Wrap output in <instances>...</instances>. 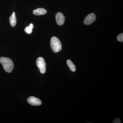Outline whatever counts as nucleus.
I'll return each mask as SVG.
<instances>
[{
	"instance_id": "nucleus-3",
	"label": "nucleus",
	"mask_w": 123,
	"mask_h": 123,
	"mask_svg": "<svg viewBox=\"0 0 123 123\" xmlns=\"http://www.w3.org/2000/svg\"><path fill=\"white\" fill-rule=\"evenodd\" d=\"M36 64L40 73H45L46 70V64L44 59L43 57H38L36 60Z\"/></svg>"
},
{
	"instance_id": "nucleus-12",
	"label": "nucleus",
	"mask_w": 123,
	"mask_h": 123,
	"mask_svg": "<svg viewBox=\"0 0 123 123\" xmlns=\"http://www.w3.org/2000/svg\"><path fill=\"white\" fill-rule=\"evenodd\" d=\"M113 123H121V122L120 120L118 118H116L113 122Z\"/></svg>"
},
{
	"instance_id": "nucleus-5",
	"label": "nucleus",
	"mask_w": 123,
	"mask_h": 123,
	"mask_svg": "<svg viewBox=\"0 0 123 123\" xmlns=\"http://www.w3.org/2000/svg\"><path fill=\"white\" fill-rule=\"evenodd\" d=\"M27 102L29 104L32 106H39L42 104L40 99L34 97H31L27 99Z\"/></svg>"
},
{
	"instance_id": "nucleus-9",
	"label": "nucleus",
	"mask_w": 123,
	"mask_h": 123,
	"mask_svg": "<svg viewBox=\"0 0 123 123\" xmlns=\"http://www.w3.org/2000/svg\"><path fill=\"white\" fill-rule=\"evenodd\" d=\"M67 64L69 68L72 72H74L76 71V67L75 65L70 60H67Z\"/></svg>"
},
{
	"instance_id": "nucleus-4",
	"label": "nucleus",
	"mask_w": 123,
	"mask_h": 123,
	"mask_svg": "<svg viewBox=\"0 0 123 123\" xmlns=\"http://www.w3.org/2000/svg\"><path fill=\"white\" fill-rule=\"evenodd\" d=\"M96 15L94 13H91L88 14L84 19V24L86 25H89L92 24L96 20Z\"/></svg>"
},
{
	"instance_id": "nucleus-7",
	"label": "nucleus",
	"mask_w": 123,
	"mask_h": 123,
	"mask_svg": "<svg viewBox=\"0 0 123 123\" xmlns=\"http://www.w3.org/2000/svg\"><path fill=\"white\" fill-rule=\"evenodd\" d=\"M47 11L45 9L39 8L33 11V13L36 15H43L47 13Z\"/></svg>"
},
{
	"instance_id": "nucleus-2",
	"label": "nucleus",
	"mask_w": 123,
	"mask_h": 123,
	"mask_svg": "<svg viewBox=\"0 0 123 123\" xmlns=\"http://www.w3.org/2000/svg\"><path fill=\"white\" fill-rule=\"evenodd\" d=\"M51 48L53 52L57 53L60 51L62 48L61 42L56 37H52L50 40Z\"/></svg>"
},
{
	"instance_id": "nucleus-10",
	"label": "nucleus",
	"mask_w": 123,
	"mask_h": 123,
	"mask_svg": "<svg viewBox=\"0 0 123 123\" xmlns=\"http://www.w3.org/2000/svg\"><path fill=\"white\" fill-rule=\"evenodd\" d=\"M33 27H34V25L32 23H31L29 26L26 27L24 29L25 32L27 34H31L32 33Z\"/></svg>"
},
{
	"instance_id": "nucleus-11",
	"label": "nucleus",
	"mask_w": 123,
	"mask_h": 123,
	"mask_svg": "<svg viewBox=\"0 0 123 123\" xmlns=\"http://www.w3.org/2000/svg\"><path fill=\"white\" fill-rule=\"evenodd\" d=\"M117 40L120 42H123V33H121L117 37Z\"/></svg>"
},
{
	"instance_id": "nucleus-8",
	"label": "nucleus",
	"mask_w": 123,
	"mask_h": 123,
	"mask_svg": "<svg viewBox=\"0 0 123 123\" xmlns=\"http://www.w3.org/2000/svg\"><path fill=\"white\" fill-rule=\"evenodd\" d=\"M10 23L11 26L14 27L17 24V18L15 16V12H13L9 18Z\"/></svg>"
},
{
	"instance_id": "nucleus-1",
	"label": "nucleus",
	"mask_w": 123,
	"mask_h": 123,
	"mask_svg": "<svg viewBox=\"0 0 123 123\" xmlns=\"http://www.w3.org/2000/svg\"><path fill=\"white\" fill-rule=\"evenodd\" d=\"M0 62L2 65L3 68L6 72L11 73L14 68L13 62L10 58L2 57L0 58Z\"/></svg>"
},
{
	"instance_id": "nucleus-6",
	"label": "nucleus",
	"mask_w": 123,
	"mask_h": 123,
	"mask_svg": "<svg viewBox=\"0 0 123 123\" xmlns=\"http://www.w3.org/2000/svg\"><path fill=\"white\" fill-rule=\"evenodd\" d=\"M65 18L61 12H57L55 15L56 21L57 24L59 26L62 25L64 23Z\"/></svg>"
}]
</instances>
